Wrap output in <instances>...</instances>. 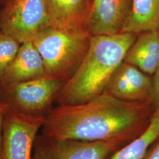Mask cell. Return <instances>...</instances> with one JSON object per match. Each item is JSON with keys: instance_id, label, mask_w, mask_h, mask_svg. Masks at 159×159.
<instances>
[{"instance_id": "2", "label": "cell", "mask_w": 159, "mask_h": 159, "mask_svg": "<svg viewBox=\"0 0 159 159\" xmlns=\"http://www.w3.org/2000/svg\"><path fill=\"white\" fill-rule=\"evenodd\" d=\"M137 35L121 33L91 37L83 60L58 94L56 102L58 105L83 104L104 93Z\"/></svg>"}, {"instance_id": "19", "label": "cell", "mask_w": 159, "mask_h": 159, "mask_svg": "<svg viewBox=\"0 0 159 159\" xmlns=\"http://www.w3.org/2000/svg\"><path fill=\"white\" fill-rule=\"evenodd\" d=\"M8 0H0V6H3Z\"/></svg>"}, {"instance_id": "20", "label": "cell", "mask_w": 159, "mask_h": 159, "mask_svg": "<svg viewBox=\"0 0 159 159\" xmlns=\"http://www.w3.org/2000/svg\"><path fill=\"white\" fill-rule=\"evenodd\" d=\"M158 31H159V29H158Z\"/></svg>"}, {"instance_id": "5", "label": "cell", "mask_w": 159, "mask_h": 159, "mask_svg": "<svg viewBox=\"0 0 159 159\" xmlns=\"http://www.w3.org/2000/svg\"><path fill=\"white\" fill-rule=\"evenodd\" d=\"M132 140L118 139L103 142L57 139L41 134L33 146L32 159H108Z\"/></svg>"}, {"instance_id": "11", "label": "cell", "mask_w": 159, "mask_h": 159, "mask_svg": "<svg viewBox=\"0 0 159 159\" xmlns=\"http://www.w3.org/2000/svg\"><path fill=\"white\" fill-rule=\"evenodd\" d=\"M47 76L40 52L32 41L21 44L0 85H11Z\"/></svg>"}, {"instance_id": "15", "label": "cell", "mask_w": 159, "mask_h": 159, "mask_svg": "<svg viewBox=\"0 0 159 159\" xmlns=\"http://www.w3.org/2000/svg\"><path fill=\"white\" fill-rule=\"evenodd\" d=\"M20 46L21 43L15 38L0 30V85Z\"/></svg>"}, {"instance_id": "8", "label": "cell", "mask_w": 159, "mask_h": 159, "mask_svg": "<svg viewBox=\"0 0 159 159\" xmlns=\"http://www.w3.org/2000/svg\"><path fill=\"white\" fill-rule=\"evenodd\" d=\"M152 90L151 75L123 61L114 73L105 92L125 102H152Z\"/></svg>"}, {"instance_id": "17", "label": "cell", "mask_w": 159, "mask_h": 159, "mask_svg": "<svg viewBox=\"0 0 159 159\" xmlns=\"http://www.w3.org/2000/svg\"><path fill=\"white\" fill-rule=\"evenodd\" d=\"M10 108V106L6 102L0 100V158L2 155V134L3 123H4L5 116Z\"/></svg>"}, {"instance_id": "10", "label": "cell", "mask_w": 159, "mask_h": 159, "mask_svg": "<svg viewBox=\"0 0 159 159\" xmlns=\"http://www.w3.org/2000/svg\"><path fill=\"white\" fill-rule=\"evenodd\" d=\"M50 25L68 31H85L92 0H45Z\"/></svg>"}, {"instance_id": "16", "label": "cell", "mask_w": 159, "mask_h": 159, "mask_svg": "<svg viewBox=\"0 0 159 159\" xmlns=\"http://www.w3.org/2000/svg\"><path fill=\"white\" fill-rule=\"evenodd\" d=\"M153 90L152 102L155 108H159V67L152 75Z\"/></svg>"}, {"instance_id": "14", "label": "cell", "mask_w": 159, "mask_h": 159, "mask_svg": "<svg viewBox=\"0 0 159 159\" xmlns=\"http://www.w3.org/2000/svg\"><path fill=\"white\" fill-rule=\"evenodd\" d=\"M159 138V108H155L148 128L136 138L116 151L108 159H144Z\"/></svg>"}, {"instance_id": "18", "label": "cell", "mask_w": 159, "mask_h": 159, "mask_svg": "<svg viewBox=\"0 0 159 159\" xmlns=\"http://www.w3.org/2000/svg\"><path fill=\"white\" fill-rule=\"evenodd\" d=\"M144 159H159V138L150 148Z\"/></svg>"}, {"instance_id": "13", "label": "cell", "mask_w": 159, "mask_h": 159, "mask_svg": "<svg viewBox=\"0 0 159 159\" xmlns=\"http://www.w3.org/2000/svg\"><path fill=\"white\" fill-rule=\"evenodd\" d=\"M159 27V0H131L130 8L122 33L139 34Z\"/></svg>"}, {"instance_id": "9", "label": "cell", "mask_w": 159, "mask_h": 159, "mask_svg": "<svg viewBox=\"0 0 159 159\" xmlns=\"http://www.w3.org/2000/svg\"><path fill=\"white\" fill-rule=\"evenodd\" d=\"M130 3L131 0H92L85 31L91 37L122 33Z\"/></svg>"}, {"instance_id": "3", "label": "cell", "mask_w": 159, "mask_h": 159, "mask_svg": "<svg viewBox=\"0 0 159 159\" xmlns=\"http://www.w3.org/2000/svg\"><path fill=\"white\" fill-rule=\"evenodd\" d=\"M91 37L86 31H68L49 25L32 41L43 58L47 76L67 81L83 60Z\"/></svg>"}, {"instance_id": "12", "label": "cell", "mask_w": 159, "mask_h": 159, "mask_svg": "<svg viewBox=\"0 0 159 159\" xmlns=\"http://www.w3.org/2000/svg\"><path fill=\"white\" fill-rule=\"evenodd\" d=\"M124 61L153 75L159 67V32L158 30L138 34L127 51Z\"/></svg>"}, {"instance_id": "4", "label": "cell", "mask_w": 159, "mask_h": 159, "mask_svg": "<svg viewBox=\"0 0 159 159\" xmlns=\"http://www.w3.org/2000/svg\"><path fill=\"white\" fill-rule=\"evenodd\" d=\"M66 81L46 76L14 84L0 85V100L27 115L46 116Z\"/></svg>"}, {"instance_id": "6", "label": "cell", "mask_w": 159, "mask_h": 159, "mask_svg": "<svg viewBox=\"0 0 159 159\" xmlns=\"http://www.w3.org/2000/svg\"><path fill=\"white\" fill-rule=\"evenodd\" d=\"M50 25L45 0H8L0 11V30L21 44Z\"/></svg>"}, {"instance_id": "21", "label": "cell", "mask_w": 159, "mask_h": 159, "mask_svg": "<svg viewBox=\"0 0 159 159\" xmlns=\"http://www.w3.org/2000/svg\"><path fill=\"white\" fill-rule=\"evenodd\" d=\"M0 11H1V9H0Z\"/></svg>"}, {"instance_id": "1", "label": "cell", "mask_w": 159, "mask_h": 159, "mask_svg": "<svg viewBox=\"0 0 159 159\" xmlns=\"http://www.w3.org/2000/svg\"><path fill=\"white\" fill-rule=\"evenodd\" d=\"M154 110L151 102H125L104 92L88 102L52 107L41 134L85 142L133 140L148 128Z\"/></svg>"}, {"instance_id": "7", "label": "cell", "mask_w": 159, "mask_h": 159, "mask_svg": "<svg viewBox=\"0 0 159 159\" xmlns=\"http://www.w3.org/2000/svg\"><path fill=\"white\" fill-rule=\"evenodd\" d=\"M46 116H31L11 108L5 116L0 159H32L34 142Z\"/></svg>"}]
</instances>
